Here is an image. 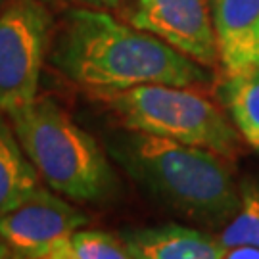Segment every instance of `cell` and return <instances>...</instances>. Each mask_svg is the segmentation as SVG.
Returning a JSON list of instances; mask_svg holds the SVG:
<instances>
[{
	"mask_svg": "<svg viewBox=\"0 0 259 259\" xmlns=\"http://www.w3.org/2000/svg\"><path fill=\"white\" fill-rule=\"evenodd\" d=\"M48 60L64 77L98 96L140 84L202 87L211 81L202 64L100 8L67 10L50 40Z\"/></svg>",
	"mask_w": 259,
	"mask_h": 259,
	"instance_id": "cell-1",
	"label": "cell"
},
{
	"mask_svg": "<svg viewBox=\"0 0 259 259\" xmlns=\"http://www.w3.org/2000/svg\"><path fill=\"white\" fill-rule=\"evenodd\" d=\"M106 152L140 192L183 219L223 229L238 209L231 167L211 150L127 129L111 133Z\"/></svg>",
	"mask_w": 259,
	"mask_h": 259,
	"instance_id": "cell-2",
	"label": "cell"
},
{
	"mask_svg": "<svg viewBox=\"0 0 259 259\" xmlns=\"http://www.w3.org/2000/svg\"><path fill=\"white\" fill-rule=\"evenodd\" d=\"M31 163L47 185L73 202H104L117 179L102 146L50 98L6 113Z\"/></svg>",
	"mask_w": 259,
	"mask_h": 259,
	"instance_id": "cell-3",
	"label": "cell"
},
{
	"mask_svg": "<svg viewBox=\"0 0 259 259\" xmlns=\"http://www.w3.org/2000/svg\"><path fill=\"white\" fill-rule=\"evenodd\" d=\"M102 98L127 129L211 150L225 159L238 154L242 137L231 117L194 87L140 84Z\"/></svg>",
	"mask_w": 259,
	"mask_h": 259,
	"instance_id": "cell-4",
	"label": "cell"
},
{
	"mask_svg": "<svg viewBox=\"0 0 259 259\" xmlns=\"http://www.w3.org/2000/svg\"><path fill=\"white\" fill-rule=\"evenodd\" d=\"M52 16L40 0H10L0 10V111L37 98L50 48Z\"/></svg>",
	"mask_w": 259,
	"mask_h": 259,
	"instance_id": "cell-5",
	"label": "cell"
},
{
	"mask_svg": "<svg viewBox=\"0 0 259 259\" xmlns=\"http://www.w3.org/2000/svg\"><path fill=\"white\" fill-rule=\"evenodd\" d=\"M123 18L198 64L219 60L209 0H129Z\"/></svg>",
	"mask_w": 259,
	"mask_h": 259,
	"instance_id": "cell-6",
	"label": "cell"
},
{
	"mask_svg": "<svg viewBox=\"0 0 259 259\" xmlns=\"http://www.w3.org/2000/svg\"><path fill=\"white\" fill-rule=\"evenodd\" d=\"M89 221L91 217L84 211L42 188L27 202L0 215V238L12 255L47 259L56 242Z\"/></svg>",
	"mask_w": 259,
	"mask_h": 259,
	"instance_id": "cell-7",
	"label": "cell"
},
{
	"mask_svg": "<svg viewBox=\"0 0 259 259\" xmlns=\"http://www.w3.org/2000/svg\"><path fill=\"white\" fill-rule=\"evenodd\" d=\"M225 71L259 67V0H209Z\"/></svg>",
	"mask_w": 259,
	"mask_h": 259,
	"instance_id": "cell-8",
	"label": "cell"
},
{
	"mask_svg": "<svg viewBox=\"0 0 259 259\" xmlns=\"http://www.w3.org/2000/svg\"><path fill=\"white\" fill-rule=\"evenodd\" d=\"M121 236L129 244L133 259H223L225 255L217 238L183 225L137 229Z\"/></svg>",
	"mask_w": 259,
	"mask_h": 259,
	"instance_id": "cell-9",
	"label": "cell"
},
{
	"mask_svg": "<svg viewBox=\"0 0 259 259\" xmlns=\"http://www.w3.org/2000/svg\"><path fill=\"white\" fill-rule=\"evenodd\" d=\"M40 190L38 171L19 144L12 123L0 111V215L12 211Z\"/></svg>",
	"mask_w": 259,
	"mask_h": 259,
	"instance_id": "cell-10",
	"label": "cell"
},
{
	"mask_svg": "<svg viewBox=\"0 0 259 259\" xmlns=\"http://www.w3.org/2000/svg\"><path fill=\"white\" fill-rule=\"evenodd\" d=\"M219 98L242 140L259 154V67L225 71Z\"/></svg>",
	"mask_w": 259,
	"mask_h": 259,
	"instance_id": "cell-11",
	"label": "cell"
},
{
	"mask_svg": "<svg viewBox=\"0 0 259 259\" xmlns=\"http://www.w3.org/2000/svg\"><path fill=\"white\" fill-rule=\"evenodd\" d=\"M47 259H133V253L119 234L81 227L56 242Z\"/></svg>",
	"mask_w": 259,
	"mask_h": 259,
	"instance_id": "cell-12",
	"label": "cell"
},
{
	"mask_svg": "<svg viewBox=\"0 0 259 259\" xmlns=\"http://www.w3.org/2000/svg\"><path fill=\"white\" fill-rule=\"evenodd\" d=\"M238 190H240L238 209L217 236L223 250L244 244L259 248V183L253 179H246Z\"/></svg>",
	"mask_w": 259,
	"mask_h": 259,
	"instance_id": "cell-13",
	"label": "cell"
},
{
	"mask_svg": "<svg viewBox=\"0 0 259 259\" xmlns=\"http://www.w3.org/2000/svg\"><path fill=\"white\" fill-rule=\"evenodd\" d=\"M42 2H54V4H71V6H84V8H119V4L127 0H42Z\"/></svg>",
	"mask_w": 259,
	"mask_h": 259,
	"instance_id": "cell-14",
	"label": "cell"
},
{
	"mask_svg": "<svg viewBox=\"0 0 259 259\" xmlns=\"http://www.w3.org/2000/svg\"><path fill=\"white\" fill-rule=\"evenodd\" d=\"M225 257L227 259H259V248L257 246H234L225 250Z\"/></svg>",
	"mask_w": 259,
	"mask_h": 259,
	"instance_id": "cell-15",
	"label": "cell"
},
{
	"mask_svg": "<svg viewBox=\"0 0 259 259\" xmlns=\"http://www.w3.org/2000/svg\"><path fill=\"white\" fill-rule=\"evenodd\" d=\"M2 257H12V251H10V248L6 246V242L0 238V259Z\"/></svg>",
	"mask_w": 259,
	"mask_h": 259,
	"instance_id": "cell-16",
	"label": "cell"
},
{
	"mask_svg": "<svg viewBox=\"0 0 259 259\" xmlns=\"http://www.w3.org/2000/svg\"><path fill=\"white\" fill-rule=\"evenodd\" d=\"M8 2H10V0H0V10L4 8V6H6V4H8Z\"/></svg>",
	"mask_w": 259,
	"mask_h": 259,
	"instance_id": "cell-17",
	"label": "cell"
}]
</instances>
